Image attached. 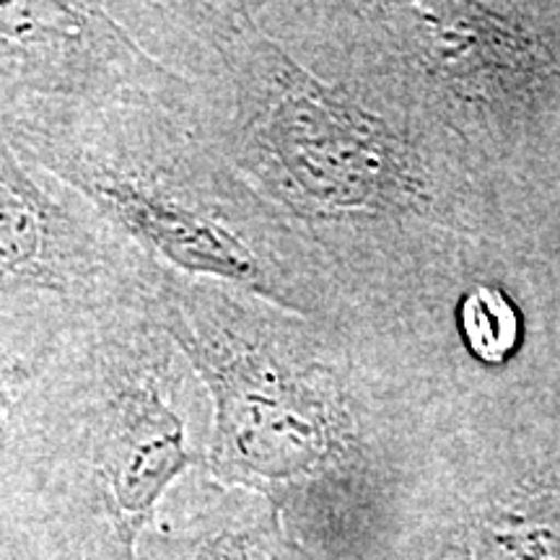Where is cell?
Wrapping results in <instances>:
<instances>
[{
  "label": "cell",
  "mask_w": 560,
  "mask_h": 560,
  "mask_svg": "<svg viewBox=\"0 0 560 560\" xmlns=\"http://www.w3.org/2000/svg\"><path fill=\"white\" fill-rule=\"evenodd\" d=\"M112 13L187 81L185 117L299 231L346 306L436 210L416 125L257 24L247 0H122Z\"/></svg>",
  "instance_id": "cell-1"
},
{
  "label": "cell",
  "mask_w": 560,
  "mask_h": 560,
  "mask_svg": "<svg viewBox=\"0 0 560 560\" xmlns=\"http://www.w3.org/2000/svg\"><path fill=\"white\" fill-rule=\"evenodd\" d=\"M140 314L177 342L213 402L210 459L223 480L276 499L317 540L374 480L384 425L350 322L289 312L156 265Z\"/></svg>",
  "instance_id": "cell-2"
},
{
  "label": "cell",
  "mask_w": 560,
  "mask_h": 560,
  "mask_svg": "<svg viewBox=\"0 0 560 560\" xmlns=\"http://www.w3.org/2000/svg\"><path fill=\"white\" fill-rule=\"evenodd\" d=\"M16 151L153 262L304 317L348 322L325 265L185 117L159 104L0 100Z\"/></svg>",
  "instance_id": "cell-3"
},
{
  "label": "cell",
  "mask_w": 560,
  "mask_h": 560,
  "mask_svg": "<svg viewBox=\"0 0 560 560\" xmlns=\"http://www.w3.org/2000/svg\"><path fill=\"white\" fill-rule=\"evenodd\" d=\"M213 441V402L170 335L140 312L79 319L21 416L3 482H55L130 556L172 480Z\"/></svg>",
  "instance_id": "cell-4"
},
{
  "label": "cell",
  "mask_w": 560,
  "mask_h": 560,
  "mask_svg": "<svg viewBox=\"0 0 560 560\" xmlns=\"http://www.w3.org/2000/svg\"><path fill=\"white\" fill-rule=\"evenodd\" d=\"M156 262L102 210L26 161L0 112V293L91 317L140 312Z\"/></svg>",
  "instance_id": "cell-5"
},
{
  "label": "cell",
  "mask_w": 560,
  "mask_h": 560,
  "mask_svg": "<svg viewBox=\"0 0 560 560\" xmlns=\"http://www.w3.org/2000/svg\"><path fill=\"white\" fill-rule=\"evenodd\" d=\"M187 81L145 50L109 3H0V100L159 104L185 112Z\"/></svg>",
  "instance_id": "cell-6"
},
{
  "label": "cell",
  "mask_w": 560,
  "mask_h": 560,
  "mask_svg": "<svg viewBox=\"0 0 560 560\" xmlns=\"http://www.w3.org/2000/svg\"><path fill=\"white\" fill-rule=\"evenodd\" d=\"M79 319L83 314L50 299L0 293V486L26 400Z\"/></svg>",
  "instance_id": "cell-7"
},
{
  "label": "cell",
  "mask_w": 560,
  "mask_h": 560,
  "mask_svg": "<svg viewBox=\"0 0 560 560\" xmlns=\"http://www.w3.org/2000/svg\"><path fill=\"white\" fill-rule=\"evenodd\" d=\"M459 327L467 346L482 361H501L516 340V314L509 299L482 285L462 301Z\"/></svg>",
  "instance_id": "cell-8"
}]
</instances>
